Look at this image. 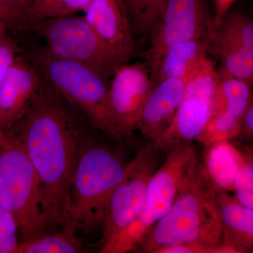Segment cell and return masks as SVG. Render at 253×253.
I'll return each instance as SVG.
<instances>
[{
    "mask_svg": "<svg viewBox=\"0 0 253 253\" xmlns=\"http://www.w3.org/2000/svg\"><path fill=\"white\" fill-rule=\"evenodd\" d=\"M0 204L16 219L23 241L44 234L41 181L12 126L0 130Z\"/></svg>",
    "mask_w": 253,
    "mask_h": 253,
    "instance_id": "cell-4",
    "label": "cell"
},
{
    "mask_svg": "<svg viewBox=\"0 0 253 253\" xmlns=\"http://www.w3.org/2000/svg\"><path fill=\"white\" fill-rule=\"evenodd\" d=\"M78 113L42 76L41 86L27 109L11 126L22 138L39 176L46 229L68 221L80 142L84 137Z\"/></svg>",
    "mask_w": 253,
    "mask_h": 253,
    "instance_id": "cell-1",
    "label": "cell"
},
{
    "mask_svg": "<svg viewBox=\"0 0 253 253\" xmlns=\"http://www.w3.org/2000/svg\"><path fill=\"white\" fill-rule=\"evenodd\" d=\"M218 192L200 163L185 191L146 233L137 250L156 253L162 248L183 244L212 253L223 229L216 204Z\"/></svg>",
    "mask_w": 253,
    "mask_h": 253,
    "instance_id": "cell-2",
    "label": "cell"
},
{
    "mask_svg": "<svg viewBox=\"0 0 253 253\" xmlns=\"http://www.w3.org/2000/svg\"><path fill=\"white\" fill-rule=\"evenodd\" d=\"M236 198L246 207L253 208V163L252 156L245 158L234 179Z\"/></svg>",
    "mask_w": 253,
    "mask_h": 253,
    "instance_id": "cell-26",
    "label": "cell"
},
{
    "mask_svg": "<svg viewBox=\"0 0 253 253\" xmlns=\"http://www.w3.org/2000/svg\"><path fill=\"white\" fill-rule=\"evenodd\" d=\"M29 11L19 0H0V26L7 29L24 30L28 23Z\"/></svg>",
    "mask_w": 253,
    "mask_h": 253,
    "instance_id": "cell-25",
    "label": "cell"
},
{
    "mask_svg": "<svg viewBox=\"0 0 253 253\" xmlns=\"http://www.w3.org/2000/svg\"><path fill=\"white\" fill-rule=\"evenodd\" d=\"M208 54L219 60V65L232 76L253 85V49L241 46H219L210 48Z\"/></svg>",
    "mask_w": 253,
    "mask_h": 253,
    "instance_id": "cell-22",
    "label": "cell"
},
{
    "mask_svg": "<svg viewBox=\"0 0 253 253\" xmlns=\"http://www.w3.org/2000/svg\"><path fill=\"white\" fill-rule=\"evenodd\" d=\"M188 79H166L154 84L136 124L149 140L157 143L172 122Z\"/></svg>",
    "mask_w": 253,
    "mask_h": 253,
    "instance_id": "cell-14",
    "label": "cell"
},
{
    "mask_svg": "<svg viewBox=\"0 0 253 253\" xmlns=\"http://www.w3.org/2000/svg\"><path fill=\"white\" fill-rule=\"evenodd\" d=\"M243 133L246 137L252 138L253 134V102L248 106L240 120V134Z\"/></svg>",
    "mask_w": 253,
    "mask_h": 253,
    "instance_id": "cell-29",
    "label": "cell"
},
{
    "mask_svg": "<svg viewBox=\"0 0 253 253\" xmlns=\"http://www.w3.org/2000/svg\"><path fill=\"white\" fill-rule=\"evenodd\" d=\"M213 25L207 0H165L161 18L143 53L150 73L168 48L209 34Z\"/></svg>",
    "mask_w": 253,
    "mask_h": 253,
    "instance_id": "cell-11",
    "label": "cell"
},
{
    "mask_svg": "<svg viewBox=\"0 0 253 253\" xmlns=\"http://www.w3.org/2000/svg\"><path fill=\"white\" fill-rule=\"evenodd\" d=\"M83 11L96 35L126 62L139 53L121 0H91Z\"/></svg>",
    "mask_w": 253,
    "mask_h": 253,
    "instance_id": "cell-12",
    "label": "cell"
},
{
    "mask_svg": "<svg viewBox=\"0 0 253 253\" xmlns=\"http://www.w3.org/2000/svg\"><path fill=\"white\" fill-rule=\"evenodd\" d=\"M211 41L244 45L253 49V20L239 10H228L213 26Z\"/></svg>",
    "mask_w": 253,
    "mask_h": 253,
    "instance_id": "cell-21",
    "label": "cell"
},
{
    "mask_svg": "<svg viewBox=\"0 0 253 253\" xmlns=\"http://www.w3.org/2000/svg\"><path fill=\"white\" fill-rule=\"evenodd\" d=\"M166 155V161L149 181L140 214L101 253L136 251L146 233L185 191L200 164L193 141L178 145Z\"/></svg>",
    "mask_w": 253,
    "mask_h": 253,
    "instance_id": "cell-5",
    "label": "cell"
},
{
    "mask_svg": "<svg viewBox=\"0 0 253 253\" xmlns=\"http://www.w3.org/2000/svg\"><path fill=\"white\" fill-rule=\"evenodd\" d=\"M19 1H21V3H23L25 6H27L29 10H31V8L33 7V5L36 3L37 0H19Z\"/></svg>",
    "mask_w": 253,
    "mask_h": 253,
    "instance_id": "cell-31",
    "label": "cell"
},
{
    "mask_svg": "<svg viewBox=\"0 0 253 253\" xmlns=\"http://www.w3.org/2000/svg\"><path fill=\"white\" fill-rule=\"evenodd\" d=\"M21 54L91 126L106 133L110 80L85 65L56 57L42 46L21 49Z\"/></svg>",
    "mask_w": 253,
    "mask_h": 253,
    "instance_id": "cell-6",
    "label": "cell"
},
{
    "mask_svg": "<svg viewBox=\"0 0 253 253\" xmlns=\"http://www.w3.org/2000/svg\"><path fill=\"white\" fill-rule=\"evenodd\" d=\"M240 134V121L226 111L213 113L197 140L209 147Z\"/></svg>",
    "mask_w": 253,
    "mask_h": 253,
    "instance_id": "cell-23",
    "label": "cell"
},
{
    "mask_svg": "<svg viewBox=\"0 0 253 253\" xmlns=\"http://www.w3.org/2000/svg\"><path fill=\"white\" fill-rule=\"evenodd\" d=\"M8 30L0 26V82L21 52V48L16 41L8 34Z\"/></svg>",
    "mask_w": 253,
    "mask_h": 253,
    "instance_id": "cell-28",
    "label": "cell"
},
{
    "mask_svg": "<svg viewBox=\"0 0 253 253\" xmlns=\"http://www.w3.org/2000/svg\"><path fill=\"white\" fill-rule=\"evenodd\" d=\"M18 229L12 214L0 204V253H18Z\"/></svg>",
    "mask_w": 253,
    "mask_h": 253,
    "instance_id": "cell-27",
    "label": "cell"
},
{
    "mask_svg": "<svg viewBox=\"0 0 253 253\" xmlns=\"http://www.w3.org/2000/svg\"><path fill=\"white\" fill-rule=\"evenodd\" d=\"M163 152L156 142L149 140L128 163L122 180L113 191L106 208L100 253L140 214L149 181L159 168Z\"/></svg>",
    "mask_w": 253,
    "mask_h": 253,
    "instance_id": "cell-8",
    "label": "cell"
},
{
    "mask_svg": "<svg viewBox=\"0 0 253 253\" xmlns=\"http://www.w3.org/2000/svg\"><path fill=\"white\" fill-rule=\"evenodd\" d=\"M252 86L244 80L232 76L219 65L217 68L216 111H226L240 121L253 102Z\"/></svg>",
    "mask_w": 253,
    "mask_h": 253,
    "instance_id": "cell-18",
    "label": "cell"
},
{
    "mask_svg": "<svg viewBox=\"0 0 253 253\" xmlns=\"http://www.w3.org/2000/svg\"><path fill=\"white\" fill-rule=\"evenodd\" d=\"M91 1V0H37L30 10L28 25L56 16L76 14L78 11H83Z\"/></svg>",
    "mask_w": 253,
    "mask_h": 253,
    "instance_id": "cell-24",
    "label": "cell"
},
{
    "mask_svg": "<svg viewBox=\"0 0 253 253\" xmlns=\"http://www.w3.org/2000/svg\"><path fill=\"white\" fill-rule=\"evenodd\" d=\"M41 82V75L21 52L0 82V130L22 117Z\"/></svg>",
    "mask_w": 253,
    "mask_h": 253,
    "instance_id": "cell-13",
    "label": "cell"
},
{
    "mask_svg": "<svg viewBox=\"0 0 253 253\" xmlns=\"http://www.w3.org/2000/svg\"><path fill=\"white\" fill-rule=\"evenodd\" d=\"M211 36V33L168 48L151 71L154 84L166 79H189L207 57Z\"/></svg>",
    "mask_w": 253,
    "mask_h": 253,
    "instance_id": "cell-16",
    "label": "cell"
},
{
    "mask_svg": "<svg viewBox=\"0 0 253 253\" xmlns=\"http://www.w3.org/2000/svg\"><path fill=\"white\" fill-rule=\"evenodd\" d=\"M61 231L54 234L41 235L23 241L18 253H84V246L77 236L79 227L73 221H66Z\"/></svg>",
    "mask_w": 253,
    "mask_h": 253,
    "instance_id": "cell-19",
    "label": "cell"
},
{
    "mask_svg": "<svg viewBox=\"0 0 253 253\" xmlns=\"http://www.w3.org/2000/svg\"><path fill=\"white\" fill-rule=\"evenodd\" d=\"M24 30L44 40L42 47L50 54L85 65L110 81L127 63L96 35L83 16H56L31 23Z\"/></svg>",
    "mask_w": 253,
    "mask_h": 253,
    "instance_id": "cell-7",
    "label": "cell"
},
{
    "mask_svg": "<svg viewBox=\"0 0 253 253\" xmlns=\"http://www.w3.org/2000/svg\"><path fill=\"white\" fill-rule=\"evenodd\" d=\"M127 164L117 151L84 136L73 174L68 220L85 231L103 224L111 195Z\"/></svg>",
    "mask_w": 253,
    "mask_h": 253,
    "instance_id": "cell-3",
    "label": "cell"
},
{
    "mask_svg": "<svg viewBox=\"0 0 253 253\" xmlns=\"http://www.w3.org/2000/svg\"><path fill=\"white\" fill-rule=\"evenodd\" d=\"M154 86L146 61L126 63L118 68L111 78L108 94L106 134L119 141L132 135Z\"/></svg>",
    "mask_w": 253,
    "mask_h": 253,
    "instance_id": "cell-10",
    "label": "cell"
},
{
    "mask_svg": "<svg viewBox=\"0 0 253 253\" xmlns=\"http://www.w3.org/2000/svg\"><path fill=\"white\" fill-rule=\"evenodd\" d=\"M204 166L210 180L217 191L234 189V179L244 163L243 156L228 141L209 146Z\"/></svg>",
    "mask_w": 253,
    "mask_h": 253,
    "instance_id": "cell-17",
    "label": "cell"
},
{
    "mask_svg": "<svg viewBox=\"0 0 253 253\" xmlns=\"http://www.w3.org/2000/svg\"><path fill=\"white\" fill-rule=\"evenodd\" d=\"M138 46L149 45L165 0H121Z\"/></svg>",
    "mask_w": 253,
    "mask_h": 253,
    "instance_id": "cell-20",
    "label": "cell"
},
{
    "mask_svg": "<svg viewBox=\"0 0 253 253\" xmlns=\"http://www.w3.org/2000/svg\"><path fill=\"white\" fill-rule=\"evenodd\" d=\"M217 96V66L206 58L186 82L172 122L156 143L166 154L178 145L197 140L212 117Z\"/></svg>",
    "mask_w": 253,
    "mask_h": 253,
    "instance_id": "cell-9",
    "label": "cell"
},
{
    "mask_svg": "<svg viewBox=\"0 0 253 253\" xmlns=\"http://www.w3.org/2000/svg\"><path fill=\"white\" fill-rule=\"evenodd\" d=\"M216 204L222 223L223 241L212 253L253 252V208L246 207L227 191L217 193Z\"/></svg>",
    "mask_w": 253,
    "mask_h": 253,
    "instance_id": "cell-15",
    "label": "cell"
},
{
    "mask_svg": "<svg viewBox=\"0 0 253 253\" xmlns=\"http://www.w3.org/2000/svg\"><path fill=\"white\" fill-rule=\"evenodd\" d=\"M156 253H203L196 246L190 244H175L158 250Z\"/></svg>",
    "mask_w": 253,
    "mask_h": 253,
    "instance_id": "cell-30",
    "label": "cell"
}]
</instances>
